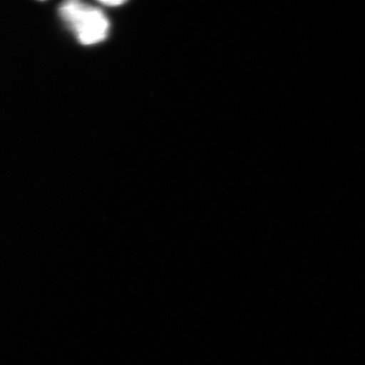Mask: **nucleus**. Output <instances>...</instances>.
<instances>
[{"label":"nucleus","instance_id":"nucleus-1","mask_svg":"<svg viewBox=\"0 0 365 365\" xmlns=\"http://www.w3.org/2000/svg\"><path fill=\"white\" fill-rule=\"evenodd\" d=\"M59 13L76 32L81 44H97L107 37L109 21L97 7L73 0L63 2L59 7Z\"/></svg>","mask_w":365,"mask_h":365},{"label":"nucleus","instance_id":"nucleus-2","mask_svg":"<svg viewBox=\"0 0 365 365\" xmlns=\"http://www.w3.org/2000/svg\"><path fill=\"white\" fill-rule=\"evenodd\" d=\"M102 4L105 6H120L123 1H102Z\"/></svg>","mask_w":365,"mask_h":365}]
</instances>
